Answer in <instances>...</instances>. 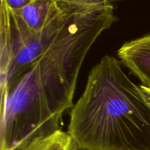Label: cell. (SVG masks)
I'll return each instance as SVG.
<instances>
[{
    "label": "cell",
    "mask_w": 150,
    "mask_h": 150,
    "mask_svg": "<svg viewBox=\"0 0 150 150\" xmlns=\"http://www.w3.org/2000/svg\"><path fill=\"white\" fill-rule=\"evenodd\" d=\"M13 150H18V147L15 148V149H13Z\"/></svg>",
    "instance_id": "10"
},
{
    "label": "cell",
    "mask_w": 150,
    "mask_h": 150,
    "mask_svg": "<svg viewBox=\"0 0 150 150\" xmlns=\"http://www.w3.org/2000/svg\"><path fill=\"white\" fill-rule=\"evenodd\" d=\"M141 88H142V91H143V92L144 93L145 96H146V99L148 100V101L150 103V89H148V88L145 87V86H142V85H141Z\"/></svg>",
    "instance_id": "9"
},
{
    "label": "cell",
    "mask_w": 150,
    "mask_h": 150,
    "mask_svg": "<svg viewBox=\"0 0 150 150\" xmlns=\"http://www.w3.org/2000/svg\"><path fill=\"white\" fill-rule=\"evenodd\" d=\"M117 55L122 64L142 81V86L150 89V35L125 42Z\"/></svg>",
    "instance_id": "4"
},
{
    "label": "cell",
    "mask_w": 150,
    "mask_h": 150,
    "mask_svg": "<svg viewBox=\"0 0 150 150\" xmlns=\"http://www.w3.org/2000/svg\"><path fill=\"white\" fill-rule=\"evenodd\" d=\"M121 64L105 55L90 71L70 112L76 150H150V103Z\"/></svg>",
    "instance_id": "2"
},
{
    "label": "cell",
    "mask_w": 150,
    "mask_h": 150,
    "mask_svg": "<svg viewBox=\"0 0 150 150\" xmlns=\"http://www.w3.org/2000/svg\"><path fill=\"white\" fill-rule=\"evenodd\" d=\"M29 29L41 32L62 13L57 0H34L18 10H11Z\"/></svg>",
    "instance_id": "5"
},
{
    "label": "cell",
    "mask_w": 150,
    "mask_h": 150,
    "mask_svg": "<svg viewBox=\"0 0 150 150\" xmlns=\"http://www.w3.org/2000/svg\"><path fill=\"white\" fill-rule=\"evenodd\" d=\"M58 2L76 7H95L111 3L110 0H57Z\"/></svg>",
    "instance_id": "7"
},
{
    "label": "cell",
    "mask_w": 150,
    "mask_h": 150,
    "mask_svg": "<svg viewBox=\"0 0 150 150\" xmlns=\"http://www.w3.org/2000/svg\"><path fill=\"white\" fill-rule=\"evenodd\" d=\"M58 3L62 8V13L46 29L34 32L23 24L4 0H1V92L11 86L49 48L62 31L68 20L70 8L66 4Z\"/></svg>",
    "instance_id": "3"
},
{
    "label": "cell",
    "mask_w": 150,
    "mask_h": 150,
    "mask_svg": "<svg viewBox=\"0 0 150 150\" xmlns=\"http://www.w3.org/2000/svg\"><path fill=\"white\" fill-rule=\"evenodd\" d=\"M18 150H76L70 135L62 130L33 138L18 146Z\"/></svg>",
    "instance_id": "6"
},
{
    "label": "cell",
    "mask_w": 150,
    "mask_h": 150,
    "mask_svg": "<svg viewBox=\"0 0 150 150\" xmlns=\"http://www.w3.org/2000/svg\"><path fill=\"white\" fill-rule=\"evenodd\" d=\"M10 10H18L34 0H4Z\"/></svg>",
    "instance_id": "8"
},
{
    "label": "cell",
    "mask_w": 150,
    "mask_h": 150,
    "mask_svg": "<svg viewBox=\"0 0 150 150\" xmlns=\"http://www.w3.org/2000/svg\"><path fill=\"white\" fill-rule=\"evenodd\" d=\"M66 5L70 15L62 31L1 92L0 150H13L33 138L61 130L63 114L73 107L85 57L97 38L117 20L111 3L95 7Z\"/></svg>",
    "instance_id": "1"
}]
</instances>
